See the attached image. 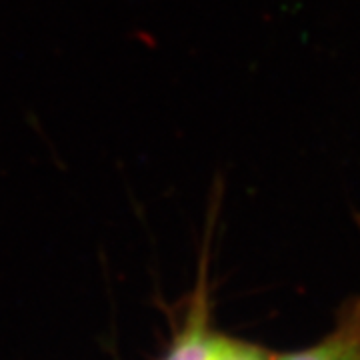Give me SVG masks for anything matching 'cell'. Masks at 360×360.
<instances>
[{"label":"cell","mask_w":360,"mask_h":360,"mask_svg":"<svg viewBox=\"0 0 360 360\" xmlns=\"http://www.w3.org/2000/svg\"><path fill=\"white\" fill-rule=\"evenodd\" d=\"M206 292L205 286L196 292L191 312L186 316V324L182 328L179 338L168 350L165 360H202L206 354V348L210 342V333H208V314H206Z\"/></svg>","instance_id":"obj_2"},{"label":"cell","mask_w":360,"mask_h":360,"mask_svg":"<svg viewBox=\"0 0 360 360\" xmlns=\"http://www.w3.org/2000/svg\"><path fill=\"white\" fill-rule=\"evenodd\" d=\"M278 360H360V302L348 304L333 333L321 342Z\"/></svg>","instance_id":"obj_1"},{"label":"cell","mask_w":360,"mask_h":360,"mask_svg":"<svg viewBox=\"0 0 360 360\" xmlns=\"http://www.w3.org/2000/svg\"><path fill=\"white\" fill-rule=\"evenodd\" d=\"M202 360H269L262 350L250 347L240 340H231L224 336H210Z\"/></svg>","instance_id":"obj_3"}]
</instances>
